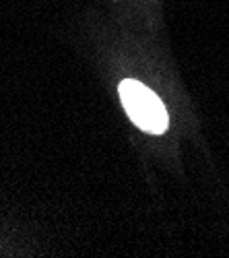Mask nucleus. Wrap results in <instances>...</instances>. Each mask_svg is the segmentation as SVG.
<instances>
[{
  "label": "nucleus",
  "mask_w": 229,
  "mask_h": 258,
  "mask_svg": "<svg viewBox=\"0 0 229 258\" xmlns=\"http://www.w3.org/2000/svg\"><path fill=\"white\" fill-rule=\"evenodd\" d=\"M120 99L130 120L144 133L163 135L170 126V116L163 101L142 83L126 79L120 83Z\"/></svg>",
  "instance_id": "1"
}]
</instances>
